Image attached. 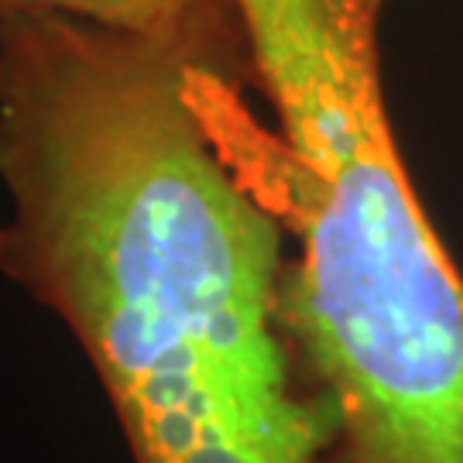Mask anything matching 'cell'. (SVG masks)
Masks as SVG:
<instances>
[{"instance_id":"6da1fadb","label":"cell","mask_w":463,"mask_h":463,"mask_svg":"<svg viewBox=\"0 0 463 463\" xmlns=\"http://www.w3.org/2000/svg\"><path fill=\"white\" fill-rule=\"evenodd\" d=\"M172 42L0 21V275L83 350L131 463H354L281 309L285 227ZM220 76V72H216Z\"/></svg>"},{"instance_id":"7a4b0ae2","label":"cell","mask_w":463,"mask_h":463,"mask_svg":"<svg viewBox=\"0 0 463 463\" xmlns=\"http://www.w3.org/2000/svg\"><path fill=\"white\" fill-rule=\"evenodd\" d=\"M384 4L237 0L281 128L248 185L296 241L281 309L354 463H463V271L392 131Z\"/></svg>"},{"instance_id":"3957f363","label":"cell","mask_w":463,"mask_h":463,"mask_svg":"<svg viewBox=\"0 0 463 463\" xmlns=\"http://www.w3.org/2000/svg\"><path fill=\"white\" fill-rule=\"evenodd\" d=\"M14 14H69L99 28L172 42L233 86L254 80L237 0H0V21Z\"/></svg>"}]
</instances>
